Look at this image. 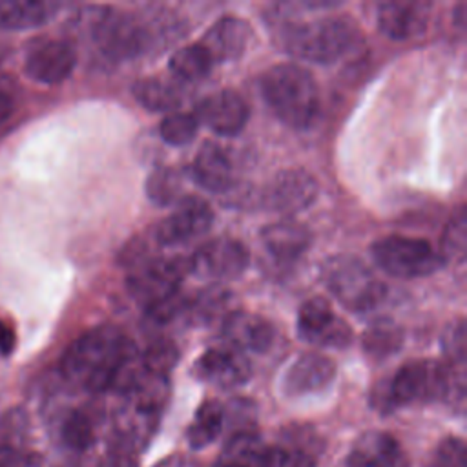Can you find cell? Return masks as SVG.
Masks as SVG:
<instances>
[{
  "label": "cell",
  "mask_w": 467,
  "mask_h": 467,
  "mask_svg": "<svg viewBox=\"0 0 467 467\" xmlns=\"http://www.w3.org/2000/svg\"><path fill=\"white\" fill-rule=\"evenodd\" d=\"M137 356L133 341L115 325H99L78 336L60 359L62 376L89 392L113 389L120 370Z\"/></svg>",
  "instance_id": "cell-1"
},
{
  "label": "cell",
  "mask_w": 467,
  "mask_h": 467,
  "mask_svg": "<svg viewBox=\"0 0 467 467\" xmlns=\"http://www.w3.org/2000/svg\"><path fill=\"white\" fill-rule=\"evenodd\" d=\"M458 390L463 398V374H458L436 359H412L401 365L394 376L378 385L372 403L378 410H394L412 403H431Z\"/></svg>",
  "instance_id": "cell-2"
},
{
  "label": "cell",
  "mask_w": 467,
  "mask_h": 467,
  "mask_svg": "<svg viewBox=\"0 0 467 467\" xmlns=\"http://www.w3.org/2000/svg\"><path fill=\"white\" fill-rule=\"evenodd\" d=\"M261 93L274 115L290 128H310L321 109L316 78L297 64H275L261 77Z\"/></svg>",
  "instance_id": "cell-3"
},
{
  "label": "cell",
  "mask_w": 467,
  "mask_h": 467,
  "mask_svg": "<svg viewBox=\"0 0 467 467\" xmlns=\"http://www.w3.org/2000/svg\"><path fill=\"white\" fill-rule=\"evenodd\" d=\"M75 31L89 40L106 60H130L151 44V31L139 18L104 5L82 7L75 16Z\"/></svg>",
  "instance_id": "cell-4"
},
{
  "label": "cell",
  "mask_w": 467,
  "mask_h": 467,
  "mask_svg": "<svg viewBox=\"0 0 467 467\" xmlns=\"http://www.w3.org/2000/svg\"><path fill=\"white\" fill-rule=\"evenodd\" d=\"M356 29L347 18L321 16L308 22H292L281 29L285 51L303 62L332 64L347 55Z\"/></svg>",
  "instance_id": "cell-5"
},
{
  "label": "cell",
  "mask_w": 467,
  "mask_h": 467,
  "mask_svg": "<svg viewBox=\"0 0 467 467\" xmlns=\"http://www.w3.org/2000/svg\"><path fill=\"white\" fill-rule=\"evenodd\" d=\"M321 279L336 301L350 312H370L387 296V286L356 255H332L321 268Z\"/></svg>",
  "instance_id": "cell-6"
},
{
  "label": "cell",
  "mask_w": 467,
  "mask_h": 467,
  "mask_svg": "<svg viewBox=\"0 0 467 467\" xmlns=\"http://www.w3.org/2000/svg\"><path fill=\"white\" fill-rule=\"evenodd\" d=\"M376 265L398 279H416L434 274L441 265L440 254L421 237L385 235L372 244Z\"/></svg>",
  "instance_id": "cell-7"
},
{
  "label": "cell",
  "mask_w": 467,
  "mask_h": 467,
  "mask_svg": "<svg viewBox=\"0 0 467 467\" xmlns=\"http://www.w3.org/2000/svg\"><path fill=\"white\" fill-rule=\"evenodd\" d=\"M188 270V257H150L133 266L126 286L130 296L148 308L179 292V286Z\"/></svg>",
  "instance_id": "cell-8"
},
{
  "label": "cell",
  "mask_w": 467,
  "mask_h": 467,
  "mask_svg": "<svg viewBox=\"0 0 467 467\" xmlns=\"http://www.w3.org/2000/svg\"><path fill=\"white\" fill-rule=\"evenodd\" d=\"M250 263L246 246L232 237H213L202 243L190 257L188 270L192 275L206 281L237 279Z\"/></svg>",
  "instance_id": "cell-9"
},
{
  "label": "cell",
  "mask_w": 467,
  "mask_h": 467,
  "mask_svg": "<svg viewBox=\"0 0 467 467\" xmlns=\"http://www.w3.org/2000/svg\"><path fill=\"white\" fill-rule=\"evenodd\" d=\"M213 224V212L201 197H182L175 210L159 221L151 232L159 246H179L204 235Z\"/></svg>",
  "instance_id": "cell-10"
},
{
  "label": "cell",
  "mask_w": 467,
  "mask_h": 467,
  "mask_svg": "<svg viewBox=\"0 0 467 467\" xmlns=\"http://www.w3.org/2000/svg\"><path fill=\"white\" fill-rule=\"evenodd\" d=\"M297 334L303 341L325 348H345L352 341V328L323 297H310L301 305Z\"/></svg>",
  "instance_id": "cell-11"
},
{
  "label": "cell",
  "mask_w": 467,
  "mask_h": 467,
  "mask_svg": "<svg viewBox=\"0 0 467 467\" xmlns=\"http://www.w3.org/2000/svg\"><path fill=\"white\" fill-rule=\"evenodd\" d=\"M77 66V51L69 40L40 38L26 53L24 73L38 84L64 82Z\"/></svg>",
  "instance_id": "cell-12"
},
{
  "label": "cell",
  "mask_w": 467,
  "mask_h": 467,
  "mask_svg": "<svg viewBox=\"0 0 467 467\" xmlns=\"http://www.w3.org/2000/svg\"><path fill=\"white\" fill-rule=\"evenodd\" d=\"M317 193L319 184L314 175L305 170L292 168L275 173L266 182L261 202L266 210L290 215L306 210L317 199Z\"/></svg>",
  "instance_id": "cell-13"
},
{
  "label": "cell",
  "mask_w": 467,
  "mask_h": 467,
  "mask_svg": "<svg viewBox=\"0 0 467 467\" xmlns=\"http://www.w3.org/2000/svg\"><path fill=\"white\" fill-rule=\"evenodd\" d=\"M193 376L221 389H234L250 379L252 367L243 352L228 345L213 347L197 358L193 363Z\"/></svg>",
  "instance_id": "cell-14"
},
{
  "label": "cell",
  "mask_w": 467,
  "mask_h": 467,
  "mask_svg": "<svg viewBox=\"0 0 467 467\" xmlns=\"http://www.w3.org/2000/svg\"><path fill=\"white\" fill-rule=\"evenodd\" d=\"M193 117L213 133L234 137L246 126L248 106L239 93L223 89L202 99L197 104Z\"/></svg>",
  "instance_id": "cell-15"
},
{
  "label": "cell",
  "mask_w": 467,
  "mask_h": 467,
  "mask_svg": "<svg viewBox=\"0 0 467 467\" xmlns=\"http://www.w3.org/2000/svg\"><path fill=\"white\" fill-rule=\"evenodd\" d=\"M221 332L226 345L243 354L266 352L275 339L274 325L263 316L246 310H232L223 319Z\"/></svg>",
  "instance_id": "cell-16"
},
{
  "label": "cell",
  "mask_w": 467,
  "mask_h": 467,
  "mask_svg": "<svg viewBox=\"0 0 467 467\" xmlns=\"http://www.w3.org/2000/svg\"><path fill=\"white\" fill-rule=\"evenodd\" d=\"M336 378V365L319 352H305L292 361L283 378L286 396H305L327 389Z\"/></svg>",
  "instance_id": "cell-17"
},
{
  "label": "cell",
  "mask_w": 467,
  "mask_h": 467,
  "mask_svg": "<svg viewBox=\"0 0 467 467\" xmlns=\"http://www.w3.org/2000/svg\"><path fill=\"white\" fill-rule=\"evenodd\" d=\"M252 36L250 26L237 16L219 18L202 36L199 46L208 53L213 64L237 60L248 47Z\"/></svg>",
  "instance_id": "cell-18"
},
{
  "label": "cell",
  "mask_w": 467,
  "mask_h": 467,
  "mask_svg": "<svg viewBox=\"0 0 467 467\" xmlns=\"http://www.w3.org/2000/svg\"><path fill=\"white\" fill-rule=\"evenodd\" d=\"M347 467H409V462L394 436L368 431L352 443Z\"/></svg>",
  "instance_id": "cell-19"
},
{
  "label": "cell",
  "mask_w": 467,
  "mask_h": 467,
  "mask_svg": "<svg viewBox=\"0 0 467 467\" xmlns=\"http://www.w3.org/2000/svg\"><path fill=\"white\" fill-rule=\"evenodd\" d=\"M427 4L392 0L378 7V29L392 40H407L421 33L427 26Z\"/></svg>",
  "instance_id": "cell-20"
},
{
  "label": "cell",
  "mask_w": 467,
  "mask_h": 467,
  "mask_svg": "<svg viewBox=\"0 0 467 467\" xmlns=\"http://www.w3.org/2000/svg\"><path fill=\"white\" fill-rule=\"evenodd\" d=\"M261 241L274 259L281 263H290L308 250L310 232L305 224L297 221L281 219L266 224L261 230Z\"/></svg>",
  "instance_id": "cell-21"
},
{
  "label": "cell",
  "mask_w": 467,
  "mask_h": 467,
  "mask_svg": "<svg viewBox=\"0 0 467 467\" xmlns=\"http://www.w3.org/2000/svg\"><path fill=\"white\" fill-rule=\"evenodd\" d=\"M192 175L199 186L212 193H223L232 186V162L215 142H204L192 164Z\"/></svg>",
  "instance_id": "cell-22"
},
{
  "label": "cell",
  "mask_w": 467,
  "mask_h": 467,
  "mask_svg": "<svg viewBox=\"0 0 467 467\" xmlns=\"http://www.w3.org/2000/svg\"><path fill=\"white\" fill-rule=\"evenodd\" d=\"M62 4L51 0H0V27L26 31L47 24Z\"/></svg>",
  "instance_id": "cell-23"
},
{
  "label": "cell",
  "mask_w": 467,
  "mask_h": 467,
  "mask_svg": "<svg viewBox=\"0 0 467 467\" xmlns=\"http://www.w3.org/2000/svg\"><path fill=\"white\" fill-rule=\"evenodd\" d=\"M131 93L142 108L157 113H173L182 102L181 88L175 82L159 77L139 78L131 86Z\"/></svg>",
  "instance_id": "cell-24"
},
{
  "label": "cell",
  "mask_w": 467,
  "mask_h": 467,
  "mask_svg": "<svg viewBox=\"0 0 467 467\" xmlns=\"http://www.w3.org/2000/svg\"><path fill=\"white\" fill-rule=\"evenodd\" d=\"M224 429V412L223 405L215 400H208L201 403L197 409L193 421L186 429V441L192 449H202L217 440L221 431Z\"/></svg>",
  "instance_id": "cell-25"
},
{
  "label": "cell",
  "mask_w": 467,
  "mask_h": 467,
  "mask_svg": "<svg viewBox=\"0 0 467 467\" xmlns=\"http://www.w3.org/2000/svg\"><path fill=\"white\" fill-rule=\"evenodd\" d=\"M263 451L261 438L254 431H239L230 434L213 467H254Z\"/></svg>",
  "instance_id": "cell-26"
},
{
  "label": "cell",
  "mask_w": 467,
  "mask_h": 467,
  "mask_svg": "<svg viewBox=\"0 0 467 467\" xmlns=\"http://www.w3.org/2000/svg\"><path fill=\"white\" fill-rule=\"evenodd\" d=\"M168 67L177 80L197 82L208 77L210 69L213 67V62L199 44H192V46L179 47L171 55Z\"/></svg>",
  "instance_id": "cell-27"
},
{
  "label": "cell",
  "mask_w": 467,
  "mask_h": 467,
  "mask_svg": "<svg viewBox=\"0 0 467 467\" xmlns=\"http://www.w3.org/2000/svg\"><path fill=\"white\" fill-rule=\"evenodd\" d=\"M403 345V330L392 319H378L363 332V350L376 359L392 356Z\"/></svg>",
  "instance_id": "cell-28"
},
{
  "label": "cell",
  "mask_w": 467,
  "mask_h": 467,
  "mask_svg": "<svg viewBox=\"0 0 467 467\" xmlns=\"http://www.w3.org/2000/svg\"><path fill=\"white\" fill-rule=\"evenodd\" d=\"M230 294L228 290L210 286L197 294L195 297H188L186 305V317L190 321H201V323H210L212 319L221 317V321L232 312L230 306Z\"/></svg>",
  "instance_id": "cell-29"
},
{
  "label": "cell",
  "mask_w": 467,
  "mask_h": 467,
  "mask_svg": "<svg viewBox=\"0 0 467 467\" xmlns=\"http://www.w3.org/2000/svg\"><path fill=\"white\" fill-rule=\"evenodd\" d=\"M140 367L155 376L168 378L179 361V348L170 337H155L142 354H139Z\"/></svg>",
  "instance_id": "cell-30"
},
{
  "label": "cell",
  "mask_w": 467,
  "mask_h": 467,
  "mask_svg": "<svg viewBox=\"0 0 467 467\" xmlns=\"http://www.w3.org/2000/svg\"><path fill=\"white\" fill-rule=\"evenodd\" d=\"M60 440L67 449L77 452L89 449L95 440L91 418L84 410H69L60 425Z\"/></svg>",
  "instance_id": "cell-31"
},
{
  "label": "cell",
  "mask_w": 467,
  "mask_h": 467,
  "mask_svg": "<svg viewBox=\"0 0 467 467\" xmlns=\"http://www.w3.org/2000/svg\"><path fill=\"white\" fill-rule=\"evenodd\" d=\"M467 248V230H465V210L458 208V212L447 223L441 243H440V257L443 263H462Z\"/></svg>",
  "instance_id": "cell-32"
},
{
  "label": "cell",
  "mask_w": 467,
  "mask_h": 467,
  "mask_svg": "<svg viewBox=\"0 0 467 467\" xmlns=\"http://www.w3.org/2000/svg\"><path fill=\"white\" fill-rule=\"evenodd\" d=\"M146 193L159 206H166V204H173V202L177 204L182 199L181 197V177L171 168H159L148 177Z\"/></svg>",
  "instance_id": "cell-33"
},
{
  "label": "cell",
  "mask_w": 467,
  "mask_h": 467,
  "mask_svg": "<svg viewBox=\"0 0 467 467\" xmlns=\"http://www.w3.org/2000/svg\"><path fill=\"white\" fill-rule=\"evenodd\" d=\"M197 130H199L197 119L192 113H182V111L168 113L159 124L161 139L171 146L190 144L195 139Z\"/></svg>",
  "instance_id": "cell-34"
},
{
  "label": "cell",
  "mask_w": 467,
  "mask_h": 467,
  "mask_svg": "<svg viewBox=\"0 0 467 467\" xmlns=\"http://www.w3.org/2000/svg\"><path fill=\"white\" fill-rule=\"evenodd\" d=\"M186 305H188V297H184L181 292H177L175 296L144 308L146 328L161 330V328L171 325L175 319L186 317Z\"/></svg>",
  "instance_id": "cell-35"
},
{
  "label": "cell",
  "mask_w": 467,
  "mask_h": 467,
  "mask_svg": "<svg viewBox=\"0 0 467 467\" xmlns=\"http://www.w3.org/2000/svg\"><path fill=\"white\" fill-rule=\"evenodd\" d=\"M443 354L447 358V367L463 368L465 365V323L462 319L452 321L441 337Z\"/></svg>",
  "instance_id": "cell-36"
},
{
  "label": "cell",
  "mask_w": 467,
  "mask_h": 467,
  "mask_svg": "<svg viewBox=\"0 0 467 467\" xmlns=\"http://www.w3.org/2000/svg\"><path fill=\"white\" fill-rule=\"evenodd\" d=\"M434 467H467V447L462 438H445L434 452Z\"/></svg>",
  "instance_id": "cell-37"
},
{
  "label": "cell",
  "mask_w": 467,
  "mask_h": 467,
  "mask_svg": "<svg viewBox=\"0 0 467 467\" xmlns=\"http://www.w3.org/2000/svg\"><path fill=\"white\" fill-rule=\"evenodd\" d=\"M223 412L224 425L228 423L234 429V432L252 431L250 425L255 420V407L250 403V400H232L226 407H223Z\"/></svg>",
  "instance_id": "cell-38"
},
{
  "label": "cell",
  "mask_w": 467,
  "mask_h": 467,
  "mask_svg": "<svg viewBox=\"0 0 467 467\" xmlns=\"http://www.w3.org/2000/svg\"><path fill=\"white\" fill-rule=\"evenodd\" d=\"M27 456L20 443L0 440V467H26Z\"/></svg>",
  "instance_id": "cell-39"
},
{
  "label": "cell",
  "mask_w": 467,
  "mask_h": 467,
  "mask_svg": "<svg viewBox=\"0 0 467 467\" xmlns=\"http://www.w3.org/2000/svg\"><path fill=\"white\" fill-rule=\"evenodd\" d=\"M16 347L15 325L0 316V356H11Z\"/></svg>",
  "instance_id": "cell-40"
},
{
  "label": "cell",
  "mask_w": 467,
  "mask_h": 467,
  "mask_svg": "<svg viewBox=\"0 0 467 467\" xmlns=\"http://www.w3.org/2000/svg\"><path fill=\"white\" fill-rule=\"evenodd\" d=\"M13 113H15V99L7 91L0 89V130L13 117Z\"/></svg>",
  "instance_id": "cell-41"
}]
</instances>
